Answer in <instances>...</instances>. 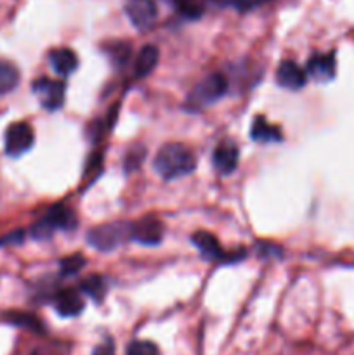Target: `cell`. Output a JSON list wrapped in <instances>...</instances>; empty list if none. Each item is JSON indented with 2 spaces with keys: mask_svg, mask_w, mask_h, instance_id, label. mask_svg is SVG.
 <instances>
[{
  "mask_svg": "<svg viewBox=\"0 0 354 355\" xmlns=\"http://www.w3.org/2000/svg\"><path fill=\"white\" fill-rule=\"evenodd\" d=\"M6 153L12 158L24 155L31 149L35 142V134L33 128L26 121H16V123L10 125L6 130Z\"/></svg>",
  "mask_w": 354,
  "mask_h": 355,
  "instance_id": "cell-6",
  "label": "cell"
},
{
  "mask_svg": "<svg viewBox=\"0 0 354 355\" xmlns=\"http://www.w3.org/2000/svg\"><path fill=\"white\" fill-rule=\"evenodd\" d=\"M49 61H51L54 71L61 76L71 75L78 68V58H76V54L71 49L66 47L52 49L51 54H49Z\"/></svg>",
  "mask_w": 354,
  "mask_h": 355,
  "instance_id": "cell-14",
  "label": "cell"
},
{
  "mask_svg": "<svg viewBox=\"0 0 354 355\" xmlns=\"http://www.w3.org/2000/svg\"><path fill=\"white\" fill-rule=\"evenodd\" d=\"M163 238V225L155 217H142L141 220L130 224V239L141 245H158Z\"/></svg>",
  "mask_w": 354,
  "mask_h": 355,
  "instance_id": "cell-9",
  "label": "cell"
},
{
  "mask_svg": "<svg viewBox=\"0 0 354 355\" xmlns=\"http://www.w3.org/2000/svg\"><path fill=\"white\" fill-rule=\"evenodd\" d=\"M31 89L40 101L42 107H45L47 111H58L65 104L66 83L62 80H51L44 76V78L35 80Z\"/></svg>",
  "mask_w": 354,
  "mask_h": 355,
  "instance_id": "cell-5",
  "label": "cell"
},
{
  "mask_svg": "<svg viewBox=\"0 0 354 355\" xmlns=\"http://www.w3.org/2000/svg\"><path fill=\"white\" fill-rule=\"evenodd\" d=\"M80 291L89 295L96 302H103L104 295H106V281L101 276H90L80 283Z\"/></svg>",
  "mask_w": 354,
  "mask_h": 355,
  "instance_id": "cell-19",
  "label": "cell"
},
{
  "mask_svg": "<svg viewBox=\"0 0 354 355\" xmlns=\"http://www.w3.org/2000/svg\"><path fill=\"white\" fill-rule=\"evenodd\" d=\"M158 58H160L158 47H155V45H144V47L139 51L137 58H135L134 75L137 76V78H144V76H148L149 73L155 69V66L158 64Z\"/></svg>",
  "mask_w": 354,
  "mask_h": 355,
  "instance_id": "cell-15",
  "label": "cell"
},
{
  "mask_svg": "<svg viewBox=\"0 0 354 355\" xmlns=\"http://www.w3.org/2000/svg\"><path fill=\"white\" fill-rule=\"evenodd\" d=\"M19 83V69L7 59L0 58V96L12 92Z\"/></svg>",
  "mask_w": 354,
  "mask_h": 355,
  "instance_id": "cell-17",
  "label": "cell"
},
{
  "mask_svg": "<svg viewBox=\"0 0 354 355\" xmlns=\"http://www.w3.org/2000/svg\"><path fill=\"white\" fill-rule=\"evenodd\" d=\"M78 225V220H76L75 211L71 210L66 205H54L51 210L45 214V217H42L37 224H33L31 227V236L35 239H44L52 238L54 231L61 229V231H73Z\"/></svg>",
  "mask_w": 354,
  "mask_h": 355,
  "instance_id": "cell-2",
  "label": "cell"
},
{
  "mask_svg": "<svg viewBox=\"0 0 354 355\" xmlns=\"http://www.w3.org/2000/svg\"><path fill=\"white\" fill-rule=\"evenodd\" d=\"M335 71L337 62L333 52H330V54L311 55L307 64H305V73L311 75L314 80H318V82H328V80H332L335 76Z\"/></svg>",
  "mask_w": 354,
  "mask_h": 355,
  "instance_id": "cell-12",
  "label": "cell"
},
{
  "mask_svg": "<svg viewBox=\"0 0 354 355\" xmlns=\"http://www.w3.org/2000/svg\"><path fill=\"white\" fill-rule=\"evenodd\" d=\"M144 148H132L130 151L127 153V158H125V170L130 172V170H135L141 166L142 159H144Z\"/></svg>",
  "mask_w": 354,
  "mask_h": 355,
  "instance_id": "cell-24",
  "label": "cell"
},
{
  "mask_svg": "<svg viewBox=\"0 0 354 355\" xmlns=\"http://www.w3.org/2000/svg\"><path fill=\"white\" fill-rule=\"evenodd\" d=\"M127 239H130V224L128 222H110L97 225L87 232V241L99 252H113L120 248Z\"/></svg>",
  "mask_w": 354,
  "mask_h": 355,
  "instance_id": "cell-3",
  "label": "cell"
},
{
  "mask_svg": "<svg viewBox=\"0 0 354 355\" xmlns=\"http://www.w3.org/2000/svg\"><path fill=\"white\" fill-rule=\"evenodd\" d=\"M31 355H40V354H38V352H35V354H31Z\"/></svg>",
  "mask_w": 354,
  "mask_h": 355,
  "instance_id": "cell-27",
  "label": "cell"
},
{
  "mask_svg": "<svg viewBox=\"0 0 354 355\" xmlns=\"http://www.w3.org/2000/svg\"><path fill=\"white\" fill-rule=\"evenodd\" d=\"M85 266V259L82 255H71L61 260V274L62 276H75Z\"/></svg>",
  "mask_w": 354,
  "mask_h": 355,
  "instance_id": "cell-21",
  "label": "cell"
},
{
  "mask_svg": "<svg viewBox=\"0 0 354 355\" xmlns=\"http://www.w3.org/2000/svg\"><path fill=\"white\" fill-rule=\"evenodd\" d=\"M80 290H62L54 297V309L62 318H75L85 307Z\"/></svg>",
  "mask_w": 354,
  "mask_h": 355,
  "instance_id": "cell-13",
  "label": "cell"
},
{
  "mask_svg": "<svg viewBox=\"0 0 354 355\" xmlns=\"http://www.w3.org/2000/svg\"><path fill=\"white\" fill-rule=\"evenodd\" d=\"M156 173L165 180L179 179L189 175L196 168V156L193 149L180 142H169L163 144L153 159Z\"/></svg>",
  "mask_w": 354,
  "mask_h": 355,
  "instance_id": "cell-1",
  "label": "cell"
},
{
  "mask_svg": "<svg viewBox=\"0 0 354 355\" xmlns=\"http://www.w3.org/2000/svg\"><path fill=\"white\" fill-rule=\"evenodd\" d=\"M215 2L217 6H229V7H235L238 10H250V9H255V7L262 6V3L269 2V0H212Z\"/></svg>",
  "mask_w": 354,
  "mask_h": 355,
  "instance_id": "cell-23",
  "label": "cell"
},
{
  "mask_svg": "<svg viewBox=\"0 0 354 355\" xmlns=\"http://www.w3.org/2000/svg\"><path fill=\"white\" fill-rule=\"evenodd\" d=\"M226 92H228V78L222 73H210L189 94L187 106H191L189 110H201L222 99Z\"/></svg>",
  "mask_w": 354,
  "mask_h": 355,
  "instance_id": "cell-4",
  "label": "cell"
},
{
  "mask_svg": "<svg viewBox=\"0 0 354 355\" xmlns=\"http://www.w3.org/2000/svg\"><path fill=\"white\" fill-rule=\"evenodd\" d=\"M9 321L12 322V324L26 326V328H31V329L40 328V322L28 314H12V315H9Z\"/></svg>",
  "mask_w": 354,
  "mask_h": 355,
  "instance_id": "cell-25",
  "label": "cell"
},
{
  "mask_svg": "<svg viewBox=\"0 0 354 355\" xmlns=\"http://www.w3.org/2000/svg\"><path fill=\"white\" fill-rule=\"evenodd\" d=\"M191 241H193V245L196 246L198 252H200L207 260H217V262H224V260L226 262H239V260L243 259V255H245L243 252H239L238 255H235V253L226 255L219 239L208 231L194 232V234L191 236Z\"/></svg>",
  "mask_w": 354,
  "mask_h": 355,
  "instance_id": "cell-7",
  "label": "cell"
},
{
  "mask_svg": "<svg viewBox=\"0 0 354 355\" xmlns=\"http://www.w3.org/2000/svg\"><path fill=\"white\" fill-rule=\"evenodd\" d=\"M239 162V149L236 142L233 141H222L215 146L214 155H212V163H214L215 170L221 172L222 175H229L236 170Z\"/></svg>",
  "mask_w": 354,
  "mask_h": 355,
  "instance_id": "cell-10",
  "label": "cell"
},
{
  "mask_svg": "<svg viewBox=\"0 0 354 355\" xmlns=\"http://www.w3.org/2000/svg\"><path fill=\"white\" fill-rule=\"evenodd\" d=\"M276 82L288 90H298L307 82V73L295 61H281L276 69Z\"/></svg>",
  "mask_w": 354,
  "mask_h": 355,
  "instance_id": "cell-11",
  "label": "cell"
},
{
  "mask_svg": "<svg viewBox=\"0 0 354 355\" xmlns=\"http://www.w3.org/2000/svg\"><path fill=\"white\" fill-rule=\"evenodd\" d=\"M172 7H176L183 16L189 17V19H196L201 16L203 9L196 0H167Z\"/></svg>",
  "mask_w": 354,
  "mask_h": 355,
  "instance_id": "cell-20",
  "label": "cell"
},
{
  "mask_svg": "<svg viewBox=\"0 0 354 355\" xmlns=\"http://www.w3.org/2000/svg\"><path fill=\"white\" fill-rule=\"evenodd\" d=\"M106 54L110 55V59L117 68H121L130 59L132 47L128 42H110L106 45Z\"/></svg>",
  "mask_w": 354,
  "mask_h": 355,
  "instance_id": "cell-18",
  "label": "cell"
},
{
  "mask_svg": "<svg viewBox=\"0 0 354 355\" xmlns=\"http://www.w3.org/2000/svg\"><path fill=\"white\" fill-rule=\"evenodd\" d=\"M252 139L257 142H278L283 139L281 130L276 125H271L264 116H255L252 123Z\"/></svg>",
  "mask_w": 354,
  "mask_h": 355,
  "instance_id": "cell-16",
  "label": "cell"
},
{
  "mask_svg": "<svg viewBox=\"0 0 354 355\" xmlns=\"http://www.w3.org/2000/svg\"><path fill=\"white\" fill-rule=\"evenodd\" d=\"M92 355H117L115 354L113 342H111V340H106V342H103L101 345H97L96 349H94Z\"/></svg>",
  "mask_w": 354,
  "mask_h": 355,
  "instance_id": "cell-26",
  "label": "cell"
},
{
  "mask_svg": "<svg viewBox=\"0 0 354 355\" xmlns=\"http://www.w3.org/2000/svg\"><path fill=\"white\" fill-rule=\"evenodd\" d=\"M125 355H160V350L153 342L137 340V342H132L127 347V354Z\"/></svg>",
  "mask_w": 354,
  "mask_h": 355,
  "instance_id": "cell-22",
  "label": "cell"
},
{
  "mask_svg": "<svg viewBox=\"0 0 354 355\" xmlns=\"http://www.w3.org/2000/svg\"><path fill=\"white\" fill-rule=\"evenodd\" d=\"M125 14L137 30H148L158 17V7L155 0H127Z\"/></svg>",
  "mask_w": 354,
  "mask_h": 355,
  "instance_id": "cell-8",
  "label": "cell"
}]
</instances>
